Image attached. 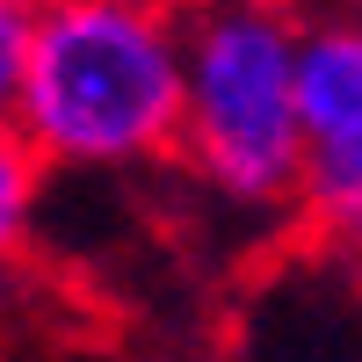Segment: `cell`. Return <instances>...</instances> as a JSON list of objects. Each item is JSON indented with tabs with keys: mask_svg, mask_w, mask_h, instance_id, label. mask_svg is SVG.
I'll return each instance as SVG.
<instances>
[{
	"mask_svg": "<svg viewBox=\"0 0 362 362\" xmlns=\"http://www.w3.org/2000/svg\"><path fill=\"white\" fill-rule=\"evenodd\" d=\"M8 124L66 174L174 160L181 0H37Z\"/></svg>",
	"mask_w": 362,
	"mask_h": 362,
	"instance_id": "obj_1",
	"label": "cell"
},
{
	"mask_svg": "<svg viewBox=\"0 0 362 362\" xmlns=\"http://www.w3.org/2000/svg\"><path fill=\"white\" fill-rule=\"evenodd\" d=\"M297 22L283 0H196L181 8V131L189 160L225 210H297L305 124H297Z\"/></svg>",
	"mask_w": 362,
	"mask_h": 362,
	"instance_id": "obj_2",
	"label": "cell"
},
{
	"mask_svg": "<svg viewBox=\"0 0 362 362\" xmlns=\"http://www.w3.org/2000/svg\"><path fill=\"white\" fill-rule=\"evenodd\" d=\"M29 15H37V0H0V116H8V102H15V80H22Z\"/></svg>",
	"mask_w": 362,
	"mask_h": 362,
	"instance_id": "obj_4",
	"label": "cell"
},
{
	"mask_svg": "<svg viewBox=\"0 0 362 362\" xmlns=\"http://www.w3.org/2000/svg\"><path fill=\"white\" fill-rule=\"evenodd\" d=\"M348 22H355V29H362V0H355V15H348Z\"/></svg>",
	"mask_w": 362,
	"mask_h": 362,
	"instance_id": "obj_5",
	"label": "cell"
},
{
	"mask_svg": "<svg viewBox=\"0 0 362 362\" xmlns=\"http://www.w3.org/2000/svg\"><path fill=\"white\" fill-rule=\"evenodd\" d=\"M44 160L29 153V138L0 116V268L29 254L37 239V210H44Z\"/></svg>",
	"mask_w": 362,
	"mask_h": 362,
	"instance_id": "obj_3",
	"label": "cell"
}]
</instances>
